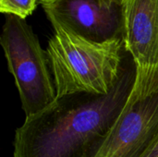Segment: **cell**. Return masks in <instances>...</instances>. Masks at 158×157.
Returning <instances> with one entry per match:
<instances>
[{"label": "cell", "mask_w": 158, "mask_h": 157, "mask_svg": "<svg viewBox=\"0 0 158 157\" xmlns=\"http://www.w3.org/2000/svg\"><path fill=\"white\" fill-rule=\"evenodd\" d=\"M143 157H158V142Z\"/></svg>", "instance_id": "obj_8"}, {"label": "cell", "mask_w": 158, "mask_h": 157, "mask_svg": "<svg viewBox=\"0 0 158 157\" xmlns=\"http://www.w3.org/2000/svg\"><path fill=\"white\" fill-rule=\"evenodd\" d=\"M37 2L38 0H0V12L26 19L35 9Z\"/></svg>", "instance_id": "obj_7"}, {"label": "cell", "mask_w": 158, "mask_h": 157, "mask_svg": "<svg viewBox=\"0 0 158 157\" xmlns=\"http://www.w3.org/2000/svg\"><path fill=\"white\" fill-rule=\"evenodd\" d=\"M124 46L136 81L158 74V0H127Z\"/></svg>", "instance_id": "obj_6"}, {"label": "cell", "mask_w": 158, "mask_h": 157, "mask_svg": "<svg viewBox=\"0 0 158 157\" xmlns=\"http://www.w3.org/2000/svg\"><path fill=\"white\" fill-rule=\"evenodd\" d=\"M0 43L25 118L54 106L57 96L47 53L25 19L6 15Z\"/></svg>", "instance_id": "obj_3"}, {"label": "cell", "mask_w": 158, "mask_h": 157, "mask_svg": "<svg viewBox=\"0 0 158 157\" xmlns=\"http://www.w3.org/2000/svg\"><path fill=\"white\" fill-rule=\"evenodd\" d=\"M158 142V74L134 81L119 116L93 157H143Z\"/></svg>", "instance_id": "obj_4"}, {"label": "cell", "mask_w": 158, "mask_h": 157, "mask_svg": "<svg viewBox=\"0 0 158 157\" xmlns=\"http://www.w3.org/2000/svg\"><path fill=\"white\" fill-rule=\"evenodd\" d=\"M135 81V67H123L106 95L57 99L15 131L12 157H93L119 116Z\"/></svg>", "instance_id": "obj_1"}, {"label": "cell", "mask_w": 158, "mask_h": 157, "mask_svg": "<svg viewBox=\"0 0 158 157\" xmlns=\"http://www.w3.org/2000/svg\"><path fill=\"white\" fill-rule=\"evenodd\" d=\"M123 41L94 43L54 29L46 53L57 99L108 94L123 68Z\"/></svg>", "instance_id": "obj_2"}, {"label": "cell", "mask_w": 158, "mask_h": 157, "mask_svg": "<svg viewBox=\"0 0 158 157\" xmlns=\"http://www.w3.org/2000/svg\"><path fill=\"white\" fill-rule=\"evenodd\" d=\"M54 29L94 43L123 41L127 0H39Z\"/></svg>", "instance_id": "obj_5"}]
</instances>
